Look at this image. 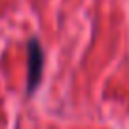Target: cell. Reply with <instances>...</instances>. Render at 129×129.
<instances>
[{"mask_svg":"<svg viewBox=\"0 0 129 129\" xmlns=\"http://www.w3.org/2000/svg\"><path fill=\"white\" fill-rule=\"evenodd\" d=\"M44 74V49H42L38 38H28L27 42V93H32L38 89Z\"/></svg>","mask_w":129,"mask_h":129,"instance_id":"1","label":"cell"}]
</instances>
